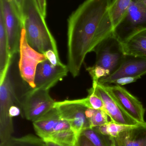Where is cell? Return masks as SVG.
<instances>
[{"label": "cell", "instance_id": "obj_13", "mask_svg": "<svg viewBox=\"0 0 146 146\" xmlns=\"http://www.w3.org/2000/svg\"><path fill=\"white\" fill-rule=\"evenodd\" d=\"M146 74V58L125 55L123 60L116 70L108 76L99 79V83L109 85L122 77L141 78Z\"/></svg>", "mask_w": 146, "mask_h": 146}, {"label": "cell", "instance_id": "obj_8", "mask_svg": "<svg viewBox=\"0 0 146 146\" xmlns=\"http://www.w3.org/2000/svg\"><path fill=\"white\" fill-rule=\"evenodd\" d=\"M54 107L57 109L61 117L67 121L71 129L80 136L83 130L91 128L86 116L87 108L85 98L56 102Z\"/></svg>", "mask_w": 146, "mask_h": 146}, {"label": "cell", "instance_id": "obj_20", "mask_svg": "<svg viewBox=\"0 0 146 146\" xmlns=\"http://www.w3.org/2000/svg\"><path fill=\"white\" fill-rule=\"evenodd\" d=\"M81 135L89 139L95 146H112L111 137L102 134L95 128L87 129Z\"/></svg>", "mask_w": 146, "mask_h": 146}, {"label": "cell", "instance_id": "obj_18", "mask_svg": "<svg viewBox=\"0 0 146 146\" xmlns=\"http://www.w3.org/2000/svg\"><path fill=\"white\" fill-rule=\"evenodd\" d=\"M79 137L74 130L70 129L56 132L43 140L51 141L63 146H75L78 144Z\"/></svg>", "mask_w": 146, "mask_h": 146}, {"label": "cell", "instance_id": "obj_17", "mask_svg": "<svg viewBox=\"0 0 146 146\" xmlns=\"http://www.w3.org/2000/svg\"><path fill=\"white\" fill-rule=\"evenodd\" d=\"M133 1L112 0L110 7L109 14L114 28L123 19Z\"/></svg>", "mask_w": 146, "mask_h": 146}, {"label": "cell", "instance_id": "obj_1", "mask_svg": "<svg viewBox=\"0 0 146 146\" xmlns=\"http://www.w3.org/2000/svg\"><path fill=\"white\" fill-rule=\"evenodd\" d=\"M111 1L85 0L68 19L67 66L74 78L79 74L87 55L113 33Z\"/></svg>", "mask_w": 146, "mask_h": 146}, {"label": "cell", "instance_id": "obj_4", "mask_svg": "<svg viewBox=\"0 0 146 146\" xmlns=\"http://www.w3.org/2000/svg\"><path fill=\"white\" fill-rule=\"evenodd\" d=\"M0 15L5 24L9 51L13 56L19 52L23 19L21 9L14 0H0Z\"/></svg>", "mask_w": 146, "mask_h": 146}, {"label": "cell", "instance_id": "obj_7", "mask_svg": "<svg viewBox=\"0 0 146 146\" xmlns=\"http://www.w3.org/2000/svg\"><path fill=\"white\" fill-rule=\"evenodd\" d=\"M93 51L96 54L94 66L105 70L109 75L119 67L125 56L121 43L113 33L99 44Z\"/></svg>", "mask_w": 146, "mask_h": 146}, {"label": "cell", "instance_id": "obj_19", "mask_svg": "<svg viewBox=\"0 0 146 146\" xmlns=\"http://www.w3.org/2000/svg\"><path fill=\"white\" fill-rule=\"evenodd\" d=\"M0 146H47L43 139L33 134H28L20 138L11 137Z\"/></svg>", "mask_w": 146, "mask_h": 146}, {"label": "cell", "instance_id": "obj_30", "mask_svg": "<svg viewBox=\"0 0 146 146\" xmlns=\"http://www.w3.org/2000/svg\"><path fill=\"white\" fill-rule=\"evenodd\" d=\"M44 141L45 142V144H46L47 146H63L57 144V143H55L53 141H51L45 140ZM75 146H79L78 143Z\"/></svg>", "mask_w": 146, "mask_h": 146}, {"label": "cell", "instance_id": "obj_26", "mask_svg": "<svg viewBox=\"0 0 146 146\" xmlns=\"http://www.w3.org/2000/svg\"><path fill=\"white\" fill-rule=\"evenodd\" d=\"M140 77H126L119 78L114 83L115 85L119 86H123L127 84H130L135 81L140 79Z\"/></svg>", "mask_w": 146, "mask_h": 146}, {"label": "cell", "instance_id": "obj_21", "mask_svg": "<svg viewBox=\"0 0 146 146\" xmlns=\"http://www.w3.org/2000/svg\"><path fill=\"white\" fill-rule=\"evenodd\" d=\"M133 126L118 124L110 121L104 125L93 128H95L99 133L104 135L116 138L120 133L130 128Z\"/></svg>", "mask_w": 146, "mask_h": 146}, {"label": "cell", "instance_id": "obj_23", "mask_svg": "<svg viewBox=\"0 0 146 146\" xmlns=\"http://www.w3.org/2000/svg\"><path fill=\"white\" fill-rule=\"evenodd\" d=\"M88 95L87 97L88 108L95 110H102L105 111L103 102L101 98L91 89L88 90Z\"/></svg>", "mask_w": 146, "mask_h": 146}, {"label": "cell", "instance_id": "obj_9", "mask_svg": "<svg viewBox=\"0 0 146 146\" xmlns=\"http://www.w3.org/2000/svg\"><path fill=\"white\" fill-rule=\"evenodd\" d=\"M19 53V67L21 76L32 88H35L34 78L37 67L40 62L47 59L44 54L36 51L28 44L24 28L21 33Z\"/></svg>", "mask_w": 146, "mask_h": 146}, {"label": "cell", "instance_id": "obj_28", "mask_svg": "<svg viewBox=\"0 0 146 146\" xmlns=\"http://www.w3.org/2000/svg\"><path fill=\"white\" fill-rule=\"evenodd\" d=\"M79 146H95L86 137L81 135L78 139Z\"/></svg>", "mask_w": 146, "mask_h": 146}, {"label": "cell", "instance_id": "obj_12", "mask_svg": "<svg viewBox=\"0 0 146 146\" xmlns=\"http://www.w3.org/2000/svg\"><path fill=\"white\" fill-rule=\"evenodd\" d=\"M69 72L67 65L54 66L48 60H45L37 67L34 78L35 88L49 91L67 76Z\"/></svg>", "mask_w": 146, "mask_h": 146}, {"label": "cell", "instance_id": "obj_14", "mask_svg": "<svg viewBox=\"0 0 146 146\" xmlns=\"http://www.w3.org/2000/svg\"><path fill=\"white\" fill-rule=\"evenodd\" d=\"M33 124L36 134L43 139L56 132L72 129L70 124L61 117L55 107L33 122Z\"/></svg>", "mask_w": 146, "mask_h": 146}, {"label": "cell", "instance_id": "obj_15", "mask_svg": "<svg viewBox=\"0 0 146 146\" xmlns=\"http://www.w3.org/2000/svg\"><path fill=\"white\" fill-rule=\"evenodd\" d=\"M111 137L112 146H146V122L139 123Z\"/></svg>", "mask_w": 146, "mask_h": 146}, {"label": "cell", "instance_id": "obj_2", "mask_svg": "<svg viewBox=\"0 0 146 146\" xmlns=\"http://www.w3.org/2000/svg\"><path fill=\"white\" fill-rule=\"evenodd\" d=\"M23 28L28 44L41 54L52 50L59 57L57 42L36 0H24L21 8Z\"/></svg>", "mask_w": 146, "mask_h": 146}, {"label": "cell", "instance_id": "obj_31", "mask_svg": "<svg viewBox=\"0 0 146 146\" xmlns=\"http://www.w3.org/2000/svg\"><path fill=\"white\" fill-rule=\"evenodd\" d=\"M14 1L17 5H18L19 7V8L20 9H21V7H22V4H23L24 0H14Z\"/></svg>", "mask_w": 146, "mask_h": 146}, {"label": "cell", "instance_id": "obj_22", "mask_svg": "<svg viewBox=\"0 0 146 146\" xmlns=\"http://www.w3.org/2000/svg\"><path fill=\"white\" fill-rule=\"evenodd\" d=\"M109 116L105 111L102 110H93L91 116L89 118L91 128L102 126L109 123Z\"/></svg>", "mask_w": 146, "mask_h": 146}, {"label": "cell", "instance_id": "obj_10", "mask_svg": "<svg viewBox=\"0 0 146 146\" xmlns=\"http://www.w3.org/2000/svg\"><path fill=\"white\" fill-rule=\"evenodd\" d=\"M103 100L105 111L111 119V121L120 124L134 126L138 123L130 117L117 103L104 86L98 82L92 84L90 88Z\"/></svg>", "mask_w": 146, "mask_h": 146}, {"label": "cell", "instance_id": "obj_27", "mask_svg": "<svg viewBox=\"0 0 146 146\" xmlns=\"http://www.w3.org/2000/svg\"><path fill=\"white\" fill-rule=\"evenodd\" d=\"M37 5L43 16L45 18L47 14L46 0H36Z\"/></svg>", "mask_w": 146, "mask_h": 146}, {"label": "cell", "instance_id": "obj_29", "mask_svg": "<svg viewBox=\"0 0 146 146\" xmlns=\"http://www.w3.org/2000/svg\"><path fill=\"white\" fill-rule=\"evenodd\" d=\"M20 108L17 105H13L10 107L9 110V114L12 117L18 116L21 113Z\"/></svg>", "mask_w": 146, "mask_h": 146}, {"label": "cell", "instance_id": "obj_25", "mask_svg": "<svg viewBox=\"0 0 146 146\" xmlns=\"http://www.w3.org/2000/svg\"><path fill=\"white\" fill-rule=\"evenodd\" d=\"M44 54L50 62L54 66H57L63 64L61 62L60 57H58L53 50H48L46 51Z\"/></svg>", "mask_w": 146, "mask_h": 146}, {"label": "cell", "instance_id": "obj_11", "mask_svg": "<svg viewBox=\"0 0 146 146\" xmlns=\"http://www.w3.org/2000/svg\"><path fill=\"white\" fill-rule=\"evenodd\" d=\"M104 86L120 106L130 117L139 123L145 122L144 119L145 109L136 97L122 86L117 85Z\"/></svg>", "mask_w": 146, "mask_h": 146}, {"label": "cell", "instance_id": "obj_16", "mask_svg": "<svg viewBox=\"0 0 146 146\" xmlns=\"http://www.w3.org/2000/svg\"><path fill=\"white\" fill-rule=\"evenodd\" d=\"M121 46L125 55L146 58V30L130 37Z\"/></svg>", "mask_w": 146, "mask_h": 146}, {"label": "cell", "instance_id": "obj_6", "mask_svg": "<svg viewBox=\"0 0 146 146\" xmlns=\"http://www.w3.org/2000/svg\"><path fill=\"white\" fill-rule=\"evenodd\" d=\"M55 102L51 97L49 90L32 88L25 94L21 102L22 116L34 121L52 110Z\"/></svg>", "mask_w": 146, "mask_h": 146}, {"label": "cell", "instance_id": "obj_5", "mask_svg": "<svg viewBox=\"0 0 146 146\" xmlns=\"http://www.w3.org/2000/svg\"><path fill=\"white\" fill-rule=\"evenodd\" d=\"M146 30V7L139 0H133L127 13L115 27L113 34L121 43Z\"/></svg>", "mask_w": 146, "mask_h": 146}, {"label": "cell", "instance_id": "obj_3", "mask_svg": "<svg viewBox=\"0 0 146 146\" xmlns=\"http://www.w3.org/2000/svg\"><path fill=\"white\" fill-rule=\"evenodd\" d=\"M17 105L20 108L21 102L18 99L15 86L9 71L5 78L0 81V140L1 144L12 137L14 132L13 117L10 116V107Z\"/></svg>", "mask_w": 146, "mask_h": 146}, {"label": "cell", "instance_id": "obj_32", "mask_svg": "<svg viewBox=\"0 0 146 146\" xmlns=\"http://www.w3.org/2000/svg\"><path fill=\"white\" fill-rule=\"evenodd\" d=\"M139 1L146 7V0H139Z\"/></svg>", "mask_w": 146, "mask_h": 146}, {"label": "cell", "instance_id": "obj_24", "mask_svg": "<svg viewBox=\"0 0 146 146\" xmlns=\"http://www.w3.org/2000/svg\"><path fill=\"white\" fill-rule=\"evenodd\" d=\"M86 70L92 79V84L97 83L99 79L109 76V74L105 70L100 67L94 65L87 68Z\"/></svg>", "mask_w": 146, "mask_h": 146}]
</instances>
